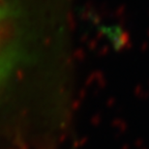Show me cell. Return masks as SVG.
I'll use <instances>...</instances> for the list:
<instances>
[{
	"label": "cell",
	"mask_w": 149,
	"mask_h": 149,
	"mask_svg": "<svg viewBox=\"0 0 149 149\" xmlns=\"http://www.w3.org/2000/svg\"><path fill=\"white\" fill-rule=\"evenodd\" d=\"M31 25L26 1L0 0V89L32 55Z\"/></svg>",
	"instance_id": "6da1fadb"
}]
</instances>
